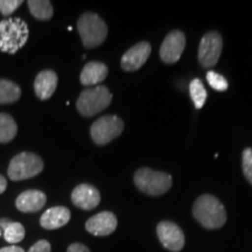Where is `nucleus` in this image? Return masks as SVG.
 I'll return each mask as SVG.
<instances>
[{
	"instance_id": "2eb2a0df",
	"label": "nucleus",
	"mask_w": 252,
	"mask_h": 252,
	"mask_svg": "<svg viewBox=\"0 0 252 252\" xmlns=\"http://www.w3.org/2000/svg\"><path fill=\"white\" fill-rule=\"evenodd\" d=\"M58 88V75L53 70H43L37 74L34 81V91L41 100H47L53 96Z\"/></svg>"
},
{
	"instance_id": "6e6552de",
	"label": "nucleus",
	"mask_w": 252,
	"mask_h": 252,
	"mask_svg": "<svg viewBox=\"0 0 252 252\" xmlns=\"http://www.w3.org/2000/svg\"><path fill=\"white\" fill-rule=\"evenodd\" d=\"M223 49V40L220 33L209 32L201 39L198 46V62L204 68H213L219 62Z\"/></svg>"
},
{
	"instance_id": "9d476101",
	"label": "nucleus",
	"mask_w": 252,
	"mask_h": 252,
	"mask_svg": "<svg viewBox=\"0 0 252 252\" xmlns=\"http://www.w3.org/2000/svg\"><path fill=\"white\" fill-rule=\"evenodd\" d=\"M186 47V36L181 31H172L167 34L160 47V58L167 64L178 62Z\"/></svg>"
},
{
	"instance_id": "0eeeda50",
	"label": "nucleus",
	"mask_w": 252,
	"mask_h": 252,
	"mask_svg": "<svg viewBox=\"0 0 252 252\" xmlns=\"http://www.w3.org/2000/svg\"><path fill=\"white\" fill-rule=\"evenodd\" d=\"M124 131V122L117 116H104L91 125L90 134L94 144L103 146L118 138Z\"/></svg>"
},
{
	"instance_id": "9b49d317",
	"label": "nucleus",
	"mask_w": 252,
	"mask_h": 252,
	"mask_svg": "<svg viewBox=\"0 0 252 252\" xmlns=\"http://www.w3.org/2000/svg\"><path fill=\"white\" fill-rule=\"evenodd\" d=\"M151 50H152L151 45L146 41H143V42H139L131 47L122 58L121 65L123 70L128 72L139 70L149 60Z\"/></svg>"
},
{
	"instance_id": "7ed1b4c3",
	"label": "nucleus",
	"mask_w": 252,
	"mask_h": 252,
	"mask_svg": "<svg viewBox=\"0 0 252 252\" xmlns=\"http://www.w3.org/2000/svg\"><path fill=\"white\" fill-rule=\"evenodd\" d=\"M77 31L82 43L87 48H96L108 36V27L102 18L93 12L82 14L77 21Z\"/></svg>"
},
{
	"instance_id": "39448f33",
	"label": "nucleus",
	"mask_w": 252,
	"mask_h": 252,
	"mask_svg": "<svg viewBox=\"0 0 252 252\" xmlns=\"http://www.w3.org/2000/svg\"><path fill=\"white\" fill-rule=\"evenodd\" d=\"M112 102V94L106 87L99 86L83 90L76 102L77 111L83 117H93L105 110Z\"/></svg>"
},
{
	"instance_id": "ddd939ff",
	"label": "nucleus",
	"mask_w": 252,
	"mask_h": 252,
	"mask_svg": "<svg viewBox=\"0 0 252 252\" xmlns=\"http://www.w3.org/2000/svg\"><path fill=\"white\" fill-rule=\"evenodd\" d=\"M71 201L80 209L93 210L100 202V194L94 186L82 184L72 190Z\"/></svg>"
},
{
	"instance_id": "b1692460",
	"label": "nucleus",
	"mask_w": 252,
	"mask_h": 252,
	"mask_svg": "<svg viewBox=\"0 0 252 252\" xmlns=\"http://www.w3.org/2000/svg\"><path fill=\"white\" fill-rule=\"evenodd\" d=\"M242 167L247 180L252 185V149L248 147L242 154Z\"/></svg>"
},
{
	"instance_id": "dca6fc26",
	"label": "nucleus",
	"mask_w": 252,
	"mask_h": 252,
	"mask_svg": "<svg viewBox=\"0 0 252 252\" xmlns=\"http://www.w3.org/2000/svg\"><path fill=\"white\" fill-rule=\"evenodd\" d=\"M70 220V210L65 207L49 208L42 214L40 225L46 230H55L64 226Z\"/></svg>"
},
{
	"instance_id": "f257e3e1",
	"label": "nucleus",
	"mask_w": 252,
	"mask_h": 252,
	"mask_svg": "<svg viewBox=\"0 0 252 252\" xmlns=\"http://www.w3.org/2000/svg\"><path fill=\"white\" fill-rule=\"evenodd\" d=\"M193 215L206 229H219L226 222L224 206L219 198L209 194L201 195L195 201Z\"/></svg>"
},
{
	"instance_id": "6ab92c4d",
	"label": "nucleus",
	"mask_w": 252,
	"mask_h": 252,
	"mask_svg": "<svg viewBox=\"0 0 252 252\" xmlns=\"http://www.w3.org/2000/svg\"><path fill=\"white\" fill-rule=\"evenodd\" d=\"M18 133L17 123L7 113H0V143L6 144L14 139Z\"/></svg>"
},
{
	"instance_id": "f03ea898",
	"label": "nucleus",
	"mask_w": 252,
	"mask_h": 252,
	"mask_svg": "<svg viewBox=\"0 0 252 252\" xmlns=\"http://www.w3.org/2000/svg\"><path fill=\"white\" fill-rule=\"evenodd\" d=\"M30 31L20 18H8L0 21V52L15 54L26 45Z\"/></svg>"
},
{
	"instance_id": "a211bd4d",
	"label": "nucleus",
	"mask_w": 252,
	"mask_h": 252,
	"mask_svg": "<svg viewBox=\"0 0 252 252\" xmlns=\"http://www.w3.org/2000/svg\"><path fill=\"white\" fill-rule=\"evenodd\" d=\"M0 228L4 230L5 241L11 244H17L25 238V228L21 223L12 222L8 219H0Z\"/></svg>"
},
{
	"instance_id": "aec40b11",
	"label": "nucleus",
	"mask_w": 252,
	"mask_h": 252,
	"mask_svg": "<svg viewBox=\"0 0 252 252\" xmlns=\"http://www.w3.org/2000/svg\"><path fill=\"white\" fill-rule=\"evenodd\" d=\"M27 5L31 14L39 20H49L54 13L52 2L48 0H30Z\"/></svg>"
},
{
	"instance_id": "a878e982",
	"label": "nucleus",
	"mask_w": 252,
	"mask_h": 252,
	"mask_svg": "<svg viewBox=\"0 0 252 252\" xmlns=\"http://www.w3.org/2000/svg\"><path fill=\"white\" fill-rule=\"evenodd\" d=\"M28 252H52V245L46 239H41L32 247Z\"/></svg>"
},
{
	"instance_id": "bb28decb",
	"label": "nucleus",
	"mask_w": 252,
	"mask_h": 252,
	"mask_svg": "<svg viewBox=\"0 0 252 252\" xmlns=\"http://www.w3.org/2000/svg\"><path fill=\"white\" fill-rule=\"evenodd\" d=\"M67 252H91L86 245L81 243H74L70 244L67 249Z\"/></svg>"
},
{
	"instance_id": "412c9836",
	"label": "nucleus",
	"mask_w": 252,
	"mask_h": 252,
	"mask_svg": "<svg viewBox=\"0 0 252 252\" xmlns=\"http://www.w3.org/2000/svg\"><path fill=\"white\" fill-rule=\"evenodd\" d=\"M21 90L14 82L0 80V104H11L19 100Z\"/></svg>"
},
{
	"instance_id": "20e7f679",
	"label": "nucleus",
	"mask_w": 252,
	"mask_h": 252,
	"mask_svg": "<svg viewBox=\"0 0 252 252\" xmlns=\"http://www.w3.org/2000/svg\"><path fill=\"white\" fill-rule=\"evenodd\" d=\"M133 181L135 187L151 196L165 194L172 187V176L167 173L152 171L151 168H140L134 173Z\"/></svg>"
},
{
	"instance_id": "5701e85b",
	"label": "nucleus",
	"mask_w": 252,
	"mask_h": 252,
	"mask_svg": "<svg viewBox=\"0 0 252 252\" xmlns=\"http://www.w3.org/2000/svg\"><path fill=\"white\" fill-rule=\"evenodd\" d=\"M207 81L209 83V86L217 91H225L229 87L228 81L225 80V77L217 74L215 71L207 72Z\"/></svg>"
},
{
	"instance_id": "423d86ee",
	"label": "nucleus",
	"mask_w": 252,
	"mask_h": 252,
	"mask_svg": "<svg viewBox=\"0 0 252 252\" xmlns=\"http://www.w3.org/2000/svg\"><path fill=\"white\" fill-rule=\"evenodd\" d=\"M42 169L43 161L37 154L23 152L11 160L7 173L12 181H23L39 175Z\"/></svg>"
},
{
	"instance_id": "c85d7f7f",
	"label": "nucleus",
	"mask_w": 252,
	"mask_h": 252,
	"mask_svg": "<svg viewBox=\"0 0 252 252\" xmlns=\"http://www.w3.org/2000/svg\"><path fill=\"white\" fill-rule=\"evenodd\" d=\"M6 187H7V181L2 175H0V194H2L6 190Z\"/></svg>"
},
{
	"instance_id": "f8f14e48",
	"label": "nucleus",
	"mask_w": 252,
	"mask_h": 252,
	"mask_svg": "<svg viewBox=\"0 0 252 252\" xmlns=\"http://www.w3.org/2000/svg\"><path fill=\"white\" fill-rule=\"evenodd\" d=\"M118 220L116 215L111 212H102L90 217L86 223V229L89 234L98 237L109 236L115 232Z\"/></svg>"
},
{
	"instance_id": "1a4fd4ad",
	"label": "nucleus",
	"mask_w": 252,
	"mask_h": 252,
	"mask_svg": "<svg viewBox=\"0 0 252 252\" xmlns=\"http://www.w3.org/2000/svg\"><path fill=\"white\" fill-rule=\"evenodd\" d=\"M157 235L163 248L172 252H179L185 247V235L175 223L162 220L157 226Z\"/></svg>"
},
{
	"instance_id": "c756f323",
	"label": "nucleus",
	"mask_w": 252,
	"mask_h": 252,
	"mask_svg": "<svg viewBox=\"0 0 252 252\" xmlns=\"http://www.w3.org/2000/svg\"><path fill=\"white\" fill-rule=\"evenodd\" d=\"M0 235H1V231H0Z\"/></svg>"
},
{
	"instance_id": "4be33fe9",
	"label": "nucleus",
	"mask_w": 252,
	"mask_h": 252,
	"mask_svg": "<svg viewBox=\"0 0 252 252\" xmlns=\"http://www.w3.org/2000/svg\"><path fill=\"white\" fill-rule=\"evenodd\" d=\"M189 94H190L191 100H193L195 108H203L204 103L207 100V90L204 88L202 81L198 78H194L189 84Z\"/></svg>"
},
{
	"instance_id": "f3484780",
	"label": "nucleus",
	"mask_w": 252,
	"mask_h": 252,
	"mask_svg": "<svg viewBox=\"0 0 252 252\" xmlns=\"http://www.w3.org/2000/svg\"><path fill=\"white\" fill-rule=\"evenodd\" d=\"M108 74L109 69L106 67V64H104L102 62L93 61L87 63L82 69L80 81L86 87L96 86V84L105 80Z\"/></svg>"
},
{
	"instance_id": "4468645a",
	"label": "nucleus",
	"mask_w": 252,
	"mask_h": 252,
	"mask_svg": "<svg viewBox=\"0 0 252 252\" xmlns=\"http://www.w3.org/2000/svg\"><path fill=\"white\" fill-rule=\"evenodd\" d=\"M47 196L43 191L31 189L23 191L15 200V207L23 213H36L45 207Z\"/></svg>"
},
{
	"instance_id": "cd10ccee",
	"label": "nucleus",
	"mask_w": 252,
	"mask_h": 252,
	"mask_svg": "<svg viewBox=\"0 0 252 252\" xmlns=\"http://www.w3.org/2000/svg\"><path fill=\"white\" fill-rule=\"evenodd\" d=\"M0 252H25L23 248L15 247V245H11V247H5L0 249Z\"/></svg>"
},
{
	"instance_id": "393cba45",
	"label": "nucleus",
	"mask_w": 252,
	"mask_h": 252,
	"mask_svg": "<svg viewBox=\"0 0 252 252\" xmlns=\"http://www.w3.org/2000/svg\"><path fill=\"white\" fill-rule=\"evenodd\" d=\"M21 0H0V14L9 15L23 5Z\"/></svg>"
}]
</instances>
